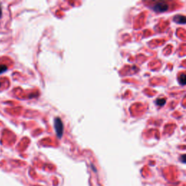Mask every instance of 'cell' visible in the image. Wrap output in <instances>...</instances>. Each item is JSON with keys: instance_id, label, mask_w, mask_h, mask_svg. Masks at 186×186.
Returning <instances> with one entry per match:
<instances>
[{"instance_id": "1", "label": "cell", "mask_w": 186, "mask_h": 186, "mask_svg": "<svg viewBox=\"0 0 186 186\" xmlns=\"http://www.w3.org/2000/svg\"><path fill=\"white\" fill-rule=\"evenodd\" d=\"M54 126L55 130L56 135L58 138H61L63 135L64 126L62 120L59 117H56L54 120Z\"/></svg>"}, {"instance_id": "2", "label": "cell", "mask_w": 186, "mask_h": 186, "mask_svg": "<svg viewBox=\"0 0 186 186\" xmlns=\"http://www.w3.org/2000/svg\"><path fill=\"white\" fill-rule=\"evenodd\" d=\"M152 9L157 13H163L168 10L169 5L164 1H158L152 5Z\"/></svg>"}, {"instance_id": "3", "label": "cell", "mask_w": 186, "mask_h": 186, "mask_svg": "<svg viewBox=\"0 0 186 186\" xmlns=\"http://www.w3.org/2000/svg\"><path fill=\"white\" fill-rule=\"evenodd\" d=\"M174 21L177 23H186V17L182 16H177L174 18Z\"/></svg>"}, {"instance_id": "4", "label": "cell", "mask_w": 186, "mask_h": 186, "mask_svg": "<svg viewBox=\"0 0 186 186\" xmlns=\"http://www.w3.org/2000/svg\"><path fill=\"white\" fill-rule=\"evenodd\" d=\"M178 81H179L181 85H186V74H183L180 75L179 78H178Z\"/></svg>"}, {"instance_id": "5", "label": "cell", "mask_w": 186, "mask_h": 186, "mask_svg": "<svg viewBox=\"0 0 186 186\" xmlns=\"http://www.w3.org/2000/svg\"><path fill=\"white\" fill-rule=\"evenodd\" d=\"M166 99L165 98H159L156 100V104L158 106H162L165 104Z\"/></svg>"}, {"instance_id": "6", "label": "cell", "mask_w": 186, "mask_h": 186, "mask_svg": "<svg viewBox=\"0 0 186 186\" xmlns=\"http://www.w3.org/2000/svg\"><path fill=\"white\" fill-rule=\"evenodd\" d=\"M7 70V65H4V64H1V65H0V74H2L3 72H5Z\"/></svg>"}, {"instance_id": "7", "label": "cell", "mask_w": 186, "mask_h": 186, "mask_svg": "<svg viewBox=\"0 0 186 186\" xmlns=\"http://www.w3.org/2000/svg\"><path fill=\"white\" fill-rule=\"evenodd\" d=\"M180 161H182V163H185V164H186V154H184V155H182L180 156Z\"/></svg>"}, {"instance_id": "8", "label": "cell", "mask_w": 186, "mask_h": 186, "mask_svg": "<svg viewBox=\"0 0 186 186\" xmlns=\"http://www.w3.org/2000/svg\"><path fill=\"white\" fill-rule=\"evenodd\" d=\"M1 15H2V12H1V5H0V18L1 17Z\"/></svg>"}, {"instance_id": "9", "label": "cell", "mask_w": 186, "mask_h": 186, "mask_svg": "<svg viewBox=\"0 0 186 186\" xmlns=\"http://www.w3.org/2000/svg\"><path fill=\"white\" fill-rule=\"evenodd\" d=\"M0 85H1V83H0Z\"/></svg>"}]
</instances>
